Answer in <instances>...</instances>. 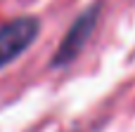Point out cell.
<instances>
[{
    "mask_svg": "<svg viewBox=\"0 0 135 132\" xmlns=\"http://www.w3.org/2000/svg\"><path fill=\"white\" fill-rule=\"evenodd\" d=\"M95 17H97V7H90V9H85L74 24H71V28H69V33H66V38L62 40V45H59V50L55 52V61L52 64H69L81 50H83V45H85V40L90 38V33H93V26H95Z\"/></svg>",
    "mask_w": 135,
    "mask_h": 132,
    "instance_id": "7a4b0ae2",
    "label": "cell"
},
{
    "mask_svg": "<svg viewBox=\"0 0 135 132\" xmlns=\"http://www.w3.org/2000/svg\"><path fill=\"white\" fill-rule=\"evenodd\" d=\"M36 35H38V19L33 17H19L0 26V68L14 61L21 52H26L36 40Z\"/></svg>",
    "mask_w": 135,
    "mask_h": 132,
    "instance_id": "6da1fadb",
    "label": "cell"
}]
</instances>
